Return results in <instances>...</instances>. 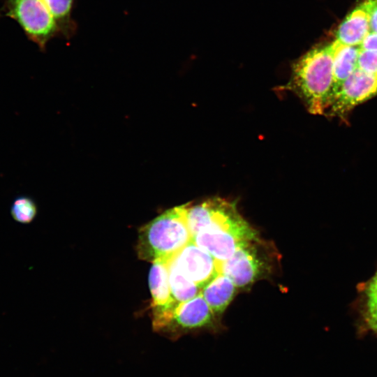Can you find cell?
<instances>
[{
	"mask_svg": "<svg viewBox=\"0 0 377 377\" xmlns=\"http://www.w3.org/2000/svg\"><path fill=\"white\" fill-rule=\"evenodd\" d=\"M187 206L186 221L192 241L219 262L228 260L249 242L260 239L234 202L215 197Z\"/></svg>",
	"mask_w": 377,
	"mask_h": 377,
	"instance_id": "6da1fadb",
	"label": "cell"
},
{
	"mask_svg": "<svg viewBox=\"0 0 377 377\" xmlns=\"http://www.w3.org/2000/svg\"><path fill=\"white\" fill-rule=\"evenodd\" d=\"M333 42L318 45L292 65L289 81L283 87L292 91L314 114L326 112L333 88Z\"/></svg>",
	"mask_w": 377,
	"mask_h": 377,
	"instance_id": "7a4b0ae2",
	"label": "cell"
},
{
	"mask_svg": "<svg viewBox=\"0 0 377 377\" xmlns=\"http://www.w3.org/2000/svg\"><path fill=\"white\" fill-rule=\"evenodd\" d=\"M187 205L169 209L140 228L136 246L140 259L152 263L170 262L192 240L186 221Z\"/></svg>",
	"mask_w": 377,
	"mask_h": 377,
	"instance_id": "3957f363",
	"label": "cell"
},
{
	"mask_svg": "<svg viewBox=\"0 0 377 377\" xmlns=\"http://www.w3.org/2000/svg\"><path fill=\"white\" fill-rule=\"evenodd\" d=\"M272 257L265 242L259 239L249 242L230 258L220 262V271L236 287L243 288L269 274Z\"/></svg>",
	"mask_w": 377,
	"mask_h": 377,
	"instance_id": "277c9868",
	"label": "cell"
},
{
	"mask_svg": "<svg viewBox=\"0 0 377 377\" xmlns=\"http://www.w3.org/2000/svg\"><path fill=\"white\" fill-rule=\"evenodd\" d=\"M4 10L42 50L49 40L61 36L56 21L39 0H6Z\"/></svg>",
	"mask_w": 377,
	"mask_h": 377,
	"instance_id": "5b68a950",
	"label": "cell"
},
{
	"mask_svg": "<svg viewBox=\"0 0 377 377\" xmlns=\"http://www.w3.org/2000/svg\"><path fill=\"white\" fill-rule=\"evenodd\" d=\"M214 313L201 293L175 308L169 323L159 332L172 340L190 332L203 329L216 330Z\"/></svg>",
	"mask_w": 377,
	"mask_h": 377,
	"instance_id": "8992f818",
	"label": "cell"
},
{
	"mask_svg": "<svg viewBox=\"0 0 377 377\" xmlns=\"http://www.w3.org/2000/svg\"><path fill=\"white\" fill-rule=\"evenodd\" d=\"M377 95V75L357 68L332 95L326 112L341 116Z\"/></svg>",
	"mask_w": 377,
	"mask_h": 377,
	"instance_id": "52a82bcc",
	"label": "cell"
},
{
	"mask_svg": "<svg viewBox=\"0 0 377 377\" xmlns=\"http://www.w3.org/2000/svg\"><path fill=\"white\" fill-rule=\"evenodd\" d=\"M170 262H154L149 274L152 327L158 333L169 323L177 306L172 297L169 283Z\"/></svg>",
	"mask_w": 377,
	"mask_h": 377,
	"instance_id": "ba28073f",
	"label": "cell"
},
{
	"mask_svg": "<svg viewBox=\"0 0 377 377\" xmlns=\"http://www.w3.org/2000/svg\"><path fill=\"white\" fill-rule=\"evenodd\" d=\"M177 269L201 289L220 271V262L192 240L172 259Z\"/></svg>",
	"mask_w": 377,
	"mask_h": 377,
	"instance_id": "9c48e42d",
	"label": "cell"
},
{
	"mask_svg": "<svg viewBox=\"0 0 377 377\" xmlns=\"http://www.w3.org/2000/svg\"><path fill=\"white\" fill-rule=\"evenodd\" d=\"M370 0L357 5L343 20L336 32V40L348 45L360 46L370 29Z\"/></svg>",
	"mask_w": 377,
	"mask_h": 377,
	"instance_id": "30bf717a",
	"label": "cell"
},
{
	"mask_svg": "<svg viewBox=\"0 0 377 377\" xmlns=\"http://www.w3.org/2000/svg\"><path fill=\"white\" fill-rule=\"evenodd\" d=\"M333 44L334 82L331 98L343 82L357 68L360 52L359 46L342 44L336 40L333 41Z\"/></svg>",
	"mask_w": 377,
	"mask_h": 377,
	"instance_id": "8fae6325",
	"label": "cell"
},
{
	"mask_svg": "<svg viewBox=\"0 0 377 377\" xmlns=\"http://www.w3.org/2000/svg\"><path fill=\"white\" fill-rule=\"evenodd\" d=\"M235 285L222 273L219 274L201 290V294L212 312L222 313L232 300Z\"/></svg>",
	"mask_w": 377,
	"mask_h": 377,
	"instance_id": "7c38bea8",
	"label": "cell"
},
{
	"mask_svg": "<svg viewBox=\"0 0 377 377\" xmlns=\"http://www.w3.org/2000/svg\"><path fill=\"white\" fill-rule=\"evenodd\" d=\"M43 7L52 16L59 27L61 34L71 38L77 26L72 18L74 0H39Z\"/></svg>",
	"mask_w": 377,
	"mask_h": 377,
	"instance_id": "4fadbf2b",
	"label": "cell"
},
{
	"mask_svg": "<svg viewBox=\"0 0 377 377\" xmlns=\"http://www.w3.org/2000/svg\"><path fill=\"white\" fill-rule=\"evenodd\" d=\"M169 283L177 305L188 301L201 293V288L185 276L175 266L172 260L168 265Z\"/></svg>",
	"mask_w": 377,
	"mask_h": 377,
	"instance_id": "5bb4252c",
	"label": "cell"
},
{
	"mask_svg": "<svg viewBox=\"0 0 377 377\" xmlns=\"http://www.w3.org/2000/svg\"><path fill=\"white\" fill-rule=\"evenodd\" d=\"M37 214L35 202L27 196L16 198L10 207L12 218L17 223L28 224L33 221Z\"/></svg>",
	"mask_w": 377,
	"mask_h": 377,
	"instance_id": "9a60e30c",
	"label": "cell"
},
{
	"mask_svg": "<svg viewBox=\"0 0 377 377\" xmlns=\"http://www.w3.org/2000/svg\"><path fill=\"white\" fill-rule=\"evenodd\" d=\"M357 68L377 75V51L360 49Z\"/></svg>",
	"mask_w": 377,
	"mask_h": 377,
	"instance_id": "2e32d148",
	"label": "cell"
},
{
	"mask_svg": "<svg viewBox=\"0 0 377 377\" xmlns=\"http://www.w3.org/2000/svg\"><path fill=\"white\" fill-rule=\"evenodd\" d=\"M365 302L377 301V273L364 286Z\"/></svg>",
	"mask_w": 377,
	"mask_h": 377,
	"instance_id": "e0dca14e",
	"label": "cell"
},
{
	"mask_svg": "<svg viewBox=\"0 0 377 377\" xmlns=\"http://www.w3.org/2000/svg\"><path fill=\"white\" fill-rule=\"evenodd\" d=\"M359 47L364 50L377 51V33L370 31Z\"/></svg>",
	"mask_w": 377,
	"mask_h": 377,
	"instance_id": "ac0fdd59",
	"label": "cell"
},
{
	"mask_svg": "<svg viewBox=\"0 0 377 377\" xmlns=\"http://www.w3.org/2000/svg\"><path fill=\"white\" fill-rule=\"evenodd\" d=\"M370 29L377 33V0H370Z\"/></svg>",
	"mask_w": 377,
	"mask_h": 377,
	"instance_id": "d6986e66",
	"label": "cell"
}]
</instances>
